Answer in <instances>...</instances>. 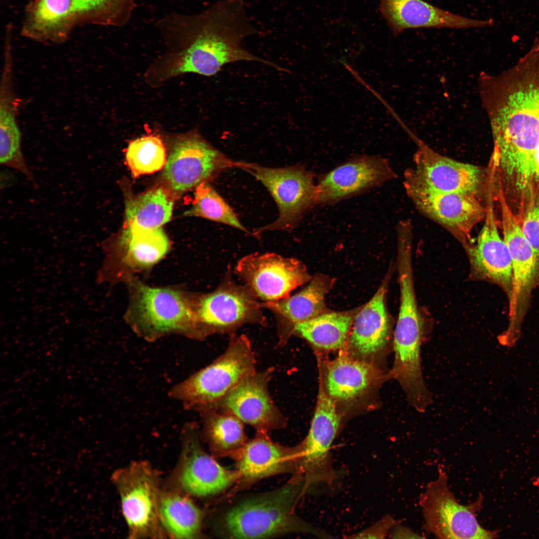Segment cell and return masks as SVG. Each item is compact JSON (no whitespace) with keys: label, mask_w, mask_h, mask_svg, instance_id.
I'll list each match as a JSON object with an SVG mask.
<instances>
[{"label":"cell","mask_w":539,"mask_h":539,"mask_svg":"<svg viewBox=\"0 0 539 539\" xmlns=\"http://www.w3.org/2000/svg\"><path fill=\"white\" fill-rule=\"evenodd\" d=\"M158 25L166 37L183 44L174 56L170 75L193 72L213 76L225 65L240 61L261 62L282 70L242 46L245 38L259 30L251 24L242 0H220L194 14L173 13Z\"/></svg>","instance_id":"1"},{"label":"cell","mask_w":539,"mask_h":539,"mask_svg":"<svg viewBox=\"0 0 539 539\" xmlns=\"http://www.w3.org/2000/svg\"><path fill=\"white\" fill-rule=\"evenodd\" d=\"M304 493L303 478L294 476L282 487L248 498L230 508L220 520L219 532L233 539H264L292 533L330 538L296 515L295 505Z\"/></svg>","instance_id":"2"},{"label":"cell","mask_w":539,"mask_h":539,"mask_svg":"<svg viewBox=\"0 0 539 539\" xmlns=\"http://www.w3.org/2000/svg\"><path fill=\"white\" fill-rule=\"evenodd\" d=\"M256 364L249 338L233 334L222 355L174 386L168 395L187 410L202 413L214 409L237 383L256 371Z\"/></svg>","instance_id":"3"},{"label":"cell","mask_w":539,"mask_h":539,"mask_svg":"<svg viewBox=\"0 0 539 539\" xmlns=\"http://www.w3.org/2000/svg\"><path fill=\"white\" fill-rule=\"evenodd\" d=\"M194 308L197 339L214 334L231 335L246 324L267 325L261 302L234 280L230 268L216 289L197 299Z\"/></svg>","instance_id":"4"},{"label":"cell","mask_w":539,"mask_h":539,"mask_svg":"<svg viewBox=\"0 0 539 539\" xmlns=\"http://www.w3.org/2000/svg\"><path fill=\"white\" fill-rule=\"evenodd\" d=\"M438 477L429 482L419 499L423 514V529L438 539H495L498 530L483 528L477 519L483 496L467 505L459 503L448 485L445 471L439 466Z\"/></svg>","instance_id":"5"},{"label":"cell","mask_w":539,"mask_h":539,"mask_svg":"<svg viewBox=\"0 0 539 539\" xmlns=\"http://www.w3.org/2000/svg\"><path fill=\"white\" fill-rule=\"evenodd\" d=\"M504 240L512 258V286L509 323L499 336L501 344L513 346L521 336V325L533 289L539 282V259L524 237L520 223L503 194L498 196Z\"/></svg>","instance_id":"6"},{"label":"cell","mask_w":539,"mask_h":539,"mask_svg":"<svg viewBox=\"0 0 539 539\" xmlns=\"http://www.w3.org/2000/svg\"><path fill=\"white\" fill-rule=\"evenodd\" d=\"M244 170L265 186L278 209L275 221L254 230L256 237L266 231H291L305 213L317 205L314 174L303 165L270 168L248 163Z\"/></svg>","instance_id":"7"},{"label":"cell","mask_w":539,"mask_h":539,"mask_svg":"<svg viewBox=\"0 0 539 539\" xmlns=\"http://www.w3.org/2000/svg\"><path fill=\"white\" fill-rule=\"evenodd\" d=\"M112 480L119 493L121 509L132 539L161 538L158 505L161 491L156 470L146 461H136L116 471Z\"/></svg>","instance_id":"8"},{"label":"cell","mask_w":539,"mask_h":539,"mask_svg":"<svg viewBox=\"0 0 539 539\" xmlns=\"http://www.w3.org/2000/svg\"><path fill=\"white\" fill-rule=\"evenodd\" d=\"M247 163L228 158L197 134L178 141L164 167L165 187L176 196L208 182L230 168L244 169Z\"/></svg>","instance_id":"9"},{"label":"cell","mask_w":539,"mask_h":539,"mask_svg":"<svg viewBox=\"0 0 539 539\" xmlns=\"http://www.w3.org/2000/svg\"><path fill=\"white\" fill-rule=\"evenodd\" d=\"M406 192L416 208L450 231L467 249L473 244V228L485 217L478 196L431 189L404 176Z\"/></svg>","instance_id":"10"},{"label":"cell","mask_w":539,"mask_h":539,"mask_svg":"<svg viewBox=\"0 0 539 539\" xmlns=\"http://www.w3.org/2000/svg\"><path fill=\"white\" fill-rule=\"evenodd\" d=\"M234 272L261 302L286 298L312 278L300 261L273 253L244 256L237 262Z\"/></svg>","instance_id":"11"},{"label":"cell","mask_w":539,"mask_h":539,"mask_svg":"<svg viewBox=\"0 0 539 539\" xmlns=\"http://www.w3.org/2000/svg\"><path fill=\"white\" fill-rule=\"evenodd\" d=\"M131 312L137 329L150 339L173 332H188L196 338L194 306L178 292L139 283Z\"/></svg>","instance_id":"12"},{"label":"cell","mask_w":539,"mask_h":539,"mask_svg":"<svg viewBox=\"0 0 539 539\" xmlns=\"http://www.w3.org/2000/svg\"><path fill=\"white\" fill-rule=\"evenodd\" d=\"M340 420L335 400L320 385L309 432L299 444L305 492L313 484L330 485L337 478L332 466L330 447Z\"/></svg>","instance_id":"13"},{"label":"cell","mask_w":539,"mask_h":539,"mask_svg":"<svg viewBox=\"0 0 539 539\" xmlns=\"http://www.w3.org/2000/svg\"><path fill=\"white\" fill-rule=\"evenodd\" d=\"M397 176L388 161L380 156H354L320 175L316 204L331 205L362 194Z\"/></svg>","instance_id":"14"},{"label":"cell","mask_w":539,"mask_h":539,"mask_svg":"<svg viewBox=\"0 0 539 539\" xmlns=\"http://www.w3.org/2000/svg\"><path fill=\"white\" fill-rule=\"evenodd\" d=\"M273 367L247 376L237 383L214 409L231 413L257 432L283 428L285 419L271 399L268 386Z\"/></svg>","instance_id":"15"},{"label":"cell","mask_w":539,"mask_h":539,"mask_svg":"<svg viewBox=\"0 0 539 539\" xmlns=\"http://www.w3.org/2000/svg\"><path fill=\"white\" fill-rule=\"evenodd\" d=\"M183 433V448L177 482L184 493L198 497L214 495L238 480L237 471L224 468L203 451L195 423H188Z\"/></svg>","instance_id":"16"},{"label":"cell","mask_w":539,"mask_h":539,"mask_svg":"<svg viewBox=\"0 0 539 539\" xmlns=\"http://www.w3.org/2000/svg\"><path fill=\"white\" fill-rule=\"evenodd\" d=\"M414 139L418 146L414 167L408 169L405 176L436 191L478 196L483 180L480 168L443 156Z\"/></svg>","instance_id":"17"},{"label":"cell","mask_w":539,"mask_h":539,"mask_svg":"<svg viewBox=\"0 0 539 539\" xmlns=\"http://www.w3.org/2000/svg\"><path fill=\"white\" fill-rule=\"evenodd\" d=\"M489 191L484 224L476 245L466 251L471 275L497 284L509 297L512 286V258L507 245L498 233L491 189Z\"/></svg>","instance_id":"18"},{"label":"cell","mask_w":539,"mask_h":539,"mask_svg":"<svg viewBox=\"0 0 539 539\" xmlns=\"http://www.w3.org/2000/svg\"><path fill=\"white\" fill-rule=\"evenodd\" d=\"M239 479L254 482L278 474L291 473L302 476L299 444L287 447L271 440L267 433L257 432L234 457Z\"/></svg>","instance_id":"19"},{"label":"cell","mask_w":539,"mask_h":539,"mask_svg":"<svg viewBox=\"0 0 539 539\" xmlns=\"http://www.w3.org/2000/svg\"><path fill=\"white\" fill-rule=\"evenodd\" d=\"M380 10L394 35L406 29L483 27L493 20L467 18L444 10L423 0H379Z\"/></svg>","instance_id":"20"},{"label":"cell","mask_w":539,"mask_h":539,"mask_svg":"<svg viewBox=\"0 0 539 539\" xmlns=\"http://www.w3.org/2000/svg\"><path fill=\"white\" fill-rule=\"evenodd\" d=\"M332 283L329 276L318 274L294 295L275 302H261L263 308L270 310L275 317L279 346L287 342L295 325L323 313L325 295Z\"/></svg>","instance_id":"21"},{"label":"cell","mask_w":539,"mask_h":539,"mask_svg":"<svg viewBox=\"0 0 539 539\" xmlns=\"http://www.w3.org/2000/svg\"><path fill=\"white\" fill-rule=\"evenodd\" d=\"M388 279L387 277L354 318L349 342L351 348L360 355L377 353L388 341L389 321L385 304Z\"/></svg>","instance_id":"22"},{"label":"cell","mask_w":539,"mask_h":539,"mask_svg":"<svg viewBox=\"0 0 539 539\" xmlns=\"http://www.w3.org/2000/svg\"><path fill=\"white\" fill-rule=\"evenodd\" d=\"M76 15L72 0H37L24 28V34L39 40H64Z\"/></svg>","instance_id":"23"},{"label":"cell","mask_w":539,"mask_h":539,"mask_svg":"<svg viewBox=\"0 0 539 539\" xmlns=\"http://www.w3.org/2000/svg\"><path fill=\"white\" fill-rule=\"evenodd\" d=\"M158 514L165 534L177 539H194L201 535L203 511L191 500L179 493L162 492Z\"/></svg>","instance_id":"24"},{"label":"cell","mask_w":539,"mask_h":539,"mask_svg":"<svg viewBox=\"0 0 539 539\" xmlns=\"http://www.w3.org/2000/svg\"><path fill=\"white\" fill-rule=\"evenodd\" d=\"M372 367L347 354L340 355L328 365L325 385L333 399L348 401L361 395L373 379Z\"/></svg>","instance_id":"25"},{"label":"cell","mask_w":539,"mask_h":539,"mask_svg":"<svg viewBox=\"0 0 539 539\" xmlns=\"http://www.w3.org/2000/svg\"><path fill=\"white\" fill-rule=\"evenodd\" d=\"M174 195L165 187L152 188L128 200L125 227L150 230L161 228L171 218Z\"/></svg>","instance_id":"26"},{"label":"cell","mask_w":539,"mask_h":539,"mask_svg":"<svg viewBox=\"0 0 539 539\" xmlns=\"http://www.w3.org/2000/svg\"><path fill=\"white\" fill-rule=\"evenodd\" d=\"M358 311L322 313L309 320L295 325L296 334L314 346L336 350L343 347Z\"/></svg>","instance_id":"27"},{"label":"cell","mask_w":539,"mask_h":539,"mask_svg":"<svg viewBox=\"0 0 539 539\" xmlns=\"http://www.w3.org/2000/svg\"><path fill=\"white\" fill-rule=\"evenodd\" d=\"M200 414L204 435L212 450L220 456L234 458L248 441L244 423L234 414L221 410Z\"/></svg>","instance_id":"28"},{"label":"cell","mask_w":539,"mask_h":539,"mask_svg":"<svg viewBox=\"0 0 539 539\" xmlns=\"http://www.w3.org/2000/svg\"><path fill=\"white\" fill-rule=\"evenodd\" d=\"M121 244L126 250V261L131 265L149 267L161 260L169 249V241L161 228L150 230L124 227Z\"/></svg>","instance_id":"29"},{"label":"cell","mask_w":539,"mask_h":539,"mask_svg":"<svg viewBox=\"0 0 539 539\" xmlns=\"http://www.w3.org/2000/svg\"><path fill=\"white\" fill-rule=\"evenodd\" d=\"M184 215L224 224L253 235L242 224L231 207L208 182H203L195 188L192 206Z\"/></svg>","instance_id":"30"},{"label":"cell","mask_w":539,"mask_h":539,"mask_svg":"<svg viewBox=\"0 0 539 539\" xmlns=\"http://www.w3.org/2000/svg\"><path fill=\"white\" fill-rule=\"evenodd\" d=\"M10 51H6L0 88V144L21 143V134L16 122L18 100L13 87L12 63Z\"/></svg>","instance_id":"31"},{"label":"cell","mask_w":539,"mask_h":539,"mask_svg":"<svg viewBox=\"0 0 539 539\" xmlns=\"http://www.w3.org/2000/svg\"><path fill=\"white\" fill-rule=\"evenodd\" d=\"M126 161L134 177L160 170L167 161L161 140L149 135L132 141L126 152Z\"/></svg>","instance_id":"32"},{"label":"cell","mask_w":539,"mask_h":539,"mask_svg":"<svg viewBox=\"0 0 539 539\" xmlns=\"http://www.w3.org/2000/svg\"><path fill=\"white\" fill-rule=\"evenodd\" d=\"M136 0H72L76 16L92 17L104 24L123 26L129 20Z\"/></svg>","instance_id":"33"},{"label":"cell","mask_w":539,"mask_h":539,"mask_svg":"<svg viewBox=\"0 0 539 539\" xmlns=\"http://www.w3.org/2000/svg\"><path fill=\"white\" fill-rule=\"evenodd\" d=\"M520 223L524 237L539 259V188L530 199Z\"/></svg>","instance_id":"34"},{"label":"cell","mask_w":539,"mask_h":539,"mask_svg":"<svg viewBox=\"0 0 539 539\" xmlns=\"http://www.w3.org/2000/svg\"><path fill=\"white\" fill-rule=\"evenodd\" d=\"M390 515H385L371 527L355 534L347 537L349 539H384L397 524Z\"/></svg>","instance_id":"35"},{"label":"cell","mask_w":539,"mask_h":539,"mask_svg":"<svg viewBox=\"0 0 539 539\" xmlns=\"http://www.w3.org/2000/svg\"><path fill=\"white\" fill-rule=\"evenodd\" d=\"M392 539H420L423 537L412 531L410 529L397 524L392 529Z\"/></svg>","instance_id":"36"},{"label":"cell","mask_w":539,"mask_h":539,"mask_svg":"<svg viewBox=\"0 0 539 539\" xmlns=\"http://www.w3.org/2000/svg\"><path fill=\"white\" fill-rule=\"evenodd\" d=\"M535 157L536 166L539 171V144L536 148Z\"/></svg>","instance_id":"37"},{"label":"cell","mask_w":539,"mask_h":539,"mask_svg":"<svg viewBox=\"0 0 539 539\" xmlns=\"http://www.w3.org/2000/svg\"><path fill=\"white\" fill-rule=\"evenodd\" d=\"M533 484L537 487H539V478L536 479L533 482Z\"/></svg>","instance_id":"38"}]
</instances>
